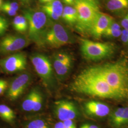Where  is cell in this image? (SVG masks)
<instances>
[{
	"label": "cell",
	"mask_w": 128,
	"mask_h": 128,
	"mask_svg": "<svg viewBox=\"0 0 128 128\" xmlns=\"http://www.w3.org/2000/svg\"><path fill=\"white\" fill-rule=\"evenodd\" d=\"M71 89L79 94L102 98L123 99L119 94L90 68L79 74L71 84Z\"/></svg>",
	"instance_id": "6da1fadb"
},
{
	"label": "cell",
	"mask_w": 128,
	"mask_h": 128,
	"mask_svg": "<svg viewBox=\"0 0 128 128\" xmlns=\"http://www.w3.org/2000/svg\"><path fill=\"white\" fill-rule=\"evenodd\" d=\"M117 92L128 100V66L122 61L89 67Z\"/></svg>",
	"instance_id": "7a4b0ae2"
},
{
	"label": "cell",
	"mask_w": 128,
	"mask_h": 128,
	"mask_svg": "<svg viewBox=\"0 0 128 128\" xmlns=\"http://www.w3.org/2000/svg\"><path fill=\"white\" fill-rule=\"evenodd\" d=\"M73 6L78 12V22L74 28L84 34H90L92 24L100 12L98 2L93 0H76Z\"/></svg>",
	"instance_id": "3957f363"
},
{
	"label": "cell",
	"mask_w": 128,
	"mask_h": 128,
	"mask_svg": "<svg viewBox=\"0 0 128 128\" xmlns=\"http://www.w3.org/2000/svg\"><path fill=\"white\" fill-rule=\"evenodd\" d=\"M22 13L28 22L29 40L40 45L42 37L50 19L41 10L27 8L23 10Z\"/></svg>",
	"instance_id": "277c9868"
},
{
	"label": "cell",
	"mask_w": 128,
	"mask_h": 128,
	"mask_svg": "<svg viewBox=\"0 0 128 128\" xmlns=\"http://www.w3.org/2000/svg\"><path fill=\"white\" fill-rule=\"evenodd\" d=\"M73 40V37L66 28L50 20L42 37L40 46L59 48L72 43Z\"/></svg>",
	"instance_id": "5b68a950"
},
{
	"label": "cell",
	"mask_w": 128,
	"mask_h": 128,
	"mask_svg": "<svg viewBox=\"0 0 128 128\" xmlns=\"http://www.w3.org/2000/svg\"><path fill=\"white\" fill-rule=\"evenodd\" d=\"M80 50L86 60L97 61L108 58L114 52L115 46L110 43L94 42L87 39H81Z\"/></svg>",
	"instance_id": "8992f818"
},
{
	"label": "cell",
	"mask_w": 128,
	"mask_h": 128,
	"mask_svg": "<svg viewBox=\"0 0 128 128\" xmlns=\"http://www.w3.org/2000/svg\"><path fill=\"white\" fill-rule=\"evenodd\" d=\"M30 60L35 71L46 87L55 84L53 68L50 60L45 55L39 53L30 56Z\"/></svg>",
	"instance_id": "52a82bcc"
},
{
	"label": "cell",
	"mask_w": 128,
	"mask_h": 128,
	"mask_svg": "<svg viewBox=\"0 0 128 128\" xmlns=\"http://www.w3.org/2000/svg\"><path fill=\"white\" fill-rule=\"evenodd\" d=\"M30 41L23 34H11L4 37L0 41V53L7 54L21 50L26 47Z\"/></svg>",
	"instance_id": "ba28073f"
},
{
	"label": "cell",
	"mask_w": 128,
	"mask_h": 128,
	"mask_svg": "<svg viewBox=\"0 0 128 128\" xmlns=\"http://www.w3.org/2000/svg\"><path fill=\"white\" fill-rule=\"evenodd\" d=\"M27 65L26 54L19 52L0 60V66L6 73H14L25 70Z\"/></svg>",
	"instance_id": "9c48e42d"
},
{
	"label": "cell",
	"mask_w": 128,
	"mask_h": 128,
	"mask_svg": "<svg viewBox=\"0 0 128 128\" xmlns=\"http://www.w3.org/2000/svg\"><path fill=\"white\" fill-rule=\"evenodd\" d=\"M32 76L28 73L22 74L10 84L7 96L10 100H15L20 96L32 81Z\"/></svg>",
	"instance_id": "30bf717a"
},
{
	"label": "cell",
	"mask_w": 128,
	"mask_h": 128,
	"mask_svg": "<svg viewBox=\"0 0 128 128\" xmlns=\"http://www.w3.org/2000/svg\"><path fill=\"white\" fill-rule=\"evenodd\" d=\"M54 110L56 116L61 122L68 120H73L76 117L78 114L76 106L73 102L66 100L56 102Z\"/></svg>",
	"instance_id": "8fae6325"
},
{
	"label": "cell",
	"mask_w": 128,
	"mask_h": 128,
	"mask_svg": "<svg viewBox=\"0 0 128 128\" xmlns=\"http://www.w3.org/2000/svg\"><path fill=\"white\" fill-rule=\"evenodd\" d=\"M113 21L112 16L100 12L92 24L90 34L96 39H100Z\"/></svg>",
	"instance_id": "7c38bea8"
},
{
	"label": "cell",
	"mask_w": 128,
	"mask_h": 128,
	"mask_svg": "<svg viewBox=\"0 0 128 128\" xmlns=\"http://www.w3.org/2000/svg\"><path fill=\"white\" fill-rule=\"evenodd\" d=\"M64 9L62 3L60 0H54L44 4L41 10L45 12L48 18L53 21H57L61 17Z\"/></svg>",
	"instance_id": "4fadbf2b"
},
{
	"label": "cell",
	"mask_w": 128,
	"mask_h": 128,
	"mask_svg": "<svg viewBox=\"0 0 128 128\" xmlns=\"http://www.w3.org/2000/svg\"><path fill=\"white\" fill-rule=\"evenodd\" d=\"M87 114L96 117H103L109 114L110 108L105 104L97 101H89L85 104Z\"/></svg>",
	"instance_id": "5bb4252c"
},
{
	"label": "cell",
	"mask_w": 128,
	"mask_h": 128,
	"mask_svg": "<svg viewBox=\"0 0 128 128\" xmlns=\"http://www.w3.org/2000/svg\"><path fill=\"white\" fill-rule=\"evenodd\" d=\"M106 8L114 14L128 11V0H105Z\"/></svg>",
	"instance_id": "9a60e30c"
},
{
	"label": "cell",
	"mask_w": 128,
	"mask_h": 128,
	"mask_svg": "<svg viewBox=\"0 0 128 128\" xmlns=\"http://www.w3.org/2000/svg\"><path fill=\"white\" fill-rule=\"evenodd\" d=\"M61 18L67 25L72 27H75L78 20L76 10L73 6H66L64 7Z\"/></svg>",
	"instance_id": "2e32d148"
},
{
	"label": "cell",
	"mask_w": 128,
	"mask_h": 128,
	"mask_svg": "<svg viewBox=\"0 0 128 128\" xmlns=\"http://www.w3.org/2000/svg\"><path fill=\"white\" fill-rule=\"evenodd\" d=\"M52 64L57 77L59 79H63L68 73L71 67L72 63L61 62L53 56Z\"/></svg>",
	"instance_id": "e0dca14e"
},
{
	"label": "cell",
	"mask_w": 128,
	"mask_h": 128,
	"mask_svg": "<svg viewBox=\"0 0 128 128\" xmlns=\"http://www.w3.org/2000/svg\"><path fill=\"white\" fill-rule=\"evenodd\" d=\"M12 26L14 29L20 33H23L28 30L27 20L23 15L16 16L12 21Z\"/></svg>",
	"instance_id": "ac0fdd59"
},
{
	"label": "cell",
	"mask_w": 128,
	"mask_h": 128,
	"mask_svg": "<svg viewBox=\"0 0 128 128\" xmlns=\"http://www.w3.org/2000/svg\"><path fill=\"white\" fill-rule=\"evenodd\" d=\"M38 92V91L37 90H32L26 97L22 104V108L26 112L32 111Z\"/></svg>",
	"instance_id": "d6986e66"
},
{
	"label": "cell",
	"mask_w": 128,
	"mask_h": 128,
	"mask_svg": "<svg viewBox=\"0 0 128 128\" xmlns=\"http://www.w3.org/2000/svg\"><path fill=\"white\" fill-rule=\"evenodd\" d=\"M0 117L5 121L10 122L15 118L14 110L10 107L4 104L0 105Z\"/></svg>",
	"instance_id": "ffe728a7"
},
{
	"label": "cell",
	"mask_w": 128,
	"mask_h": 128,
	"mask_svg": "<svg viewBox=\"0 0 128 128\" xmlns=\"http://www.w3.org/2000/svg\"><path fill=\"white\" fill-rule=\"evenodd\" d=\"M128 108H120L116 110L112 115L110 120L113 125L116 127H120V122L124 117Z\"/></svg>",
	"instance_id": "44dd1931"
},
{
	"label": "cell",
	"mask_w": 128,
	"mask_h": 128,
	"mask_svg": "<svg viewBox=\"0 0 128 128\" xmlns=\"http://www.w3.org/2000/svg\"><path fill=\"white\" fill-rule=\"evenodd\" d=\"M27 128H50L46 122L41 119L33 120L27 125Z\"/></svg>",
	"instance_id": "7402d4cb"
},
{
	"label": "cell",
	"mask_w": 128,
	"mask_h": 128,
	"mask_svg": "<svg viewBox=\"0 0 128 128\" xmlns=\"http://www.w3.org/2000/svg\"><path fill=\"white\" fill-rule=\"evenodd\" d=\"M122 33V30H106L105 32L104 33L102 37H105L107 38H117L120 37Z\"/></svg>",
	"instance_id": "603a6c76"
},
{
	"label": "cell",
	"mask_w": 128,
	"mask_h": 128,
	"mask_svg": "<svg viewBox=\"0 0 128 128\" xmlns=\"http://www.w3.org/2000/svg\"><path fill=\"white\" fill-rule=\"evenodd\" d=\"M9 27V22L4 17L0 15V37L3 36Z\"/></svg>",
	"instance_id": "cb8c5ba5"
},
{
	"label": "cell",
	"mask_w": 128,
	"mask_h": 128,
	"mask_svg": "<svg viewBox=\"0 0 128 128\" xmlns=\"http://www.w3.org/2000/svg\"><path fill=\"white\" fill-rule=\"evenodd\" d=\"M43 96L40 94V92L38 91L37 96H36V98L35 100L34 106L32 110L33 112H36L41 110L42 106V104H43Z\"/></svg>",
	"instance_id": "d4e9b609"
},
{
	"label": "cell",
	"mask_w": 128,
	"mask_h": 128,
	"mask_svg": "<svg viewBox=\"0 0 128 128\" xmlns=\"http://www.w3.org/2000/svg\"><path fill=\"white\" fill-rule=\"evenodd\" d=\"M54 56L61 62L64 63H72L71 56L66 53H58L56 54Z\"/></svg>",
	"instance_id": "484cf974"
},
{
	"label": "cell",
	"mask_w": 128,
	"mask_h": 128,
	"mask_svg": "<svg viewBox=\"0 0 128 128\" xmlns=\"http://www.w3.org/2000/svg\"><path fill=\"white\" fill-rule=\"evenodd\" d=\"M3 4L16 12H17L19 9V5L18 4L15 2L7 1L4 2H3Z\"/></svg>",
	"instance_id": "4316f807"
},
{
	"label": "cell",
	"mask_w": 128,
	"mask_h": 128,
	"mask_svg": "<svg viewBox=\"0 0 128 128\" xmlns=\"http://www.w3.org/2000/svg\"><path fill=\"white\" fill-rule=\"evenodd\" d=\"M0 10L2 11V12H4L5 14H7V15H9L10 16H15L17 14V12L6 7V6H5L3 4L0 8Z\"/></svg>",
	"instance_id": "83f0119b"
},
{
	"label": "cell",
	"mask_w": 128,
	"mask_h": 128,
	"mask_svg": "<svg viewBox=\"0 0 128 128\" xmlns=\"http://www.w3.org/2000/svg\"><path fill=\"white\" fill-rule=\"evenodd\" d=\"M120 38L124 44L128 45V30H122V33L120 36Z\"/></svg>",
	"instance_id": "f1b7e54d"
},
{
	"label": "cell",
	"mask_w": 128,
	"mask_h": 128,
	"mask_svg": "<svg viewBox=\"0 0 128 128\" xmlns=\"http://www.w3.org/2000/svg\"><path fill=\"white\" fill-rule=\"evenodd\" d=\"M65 128H76V125L73 120H68L62 122Z\"/></svg>",
	"instance_id": "f546056e"
},
{
	"label": "cell",
	"mask_w": 128,
	"mask_h": 128,
	"mask_svg": "<svg viewBox=\"0 0 128 128\" xmlns=\"http://www.w3.org/2000/svg\"><path fill=\"white\" fill-rule=\"evenodd\" d=\"M120 24L124 29L128 30V13L122 20Z\"/></svg>",
	"instance_id": "4dcf8cb0"
},
{
	"label": "cell",
	"mask_w": 128,
	"mask_h": 128,
	"mask_svg": "<svg viewBox=\"0 0 128 128\" xmlns=\"http://www.w3.org/2000/svg\"><path fill=\"white\" fill-rule=\"evenodd\" d=\"M128 124V108L126 110L125 113L124 114V117L122 119L120 124V127L125 125L126 124Z\"/></svg>",
	"instance_id": "1f68e13d"
},
{
	"label": "cell",
	"mask_w": 128,
	"mask_h": 128,
	"mask_svg": "<svg viewBox=\"0 0 128 128\" xmlns=\"http://www.w3.org/2000/svg\"><path fill=\"white\" fill-rule=\"evenodd\" d=\"M80 128H99V127L96 125L86 124L82 125L80 127Z\"/></svg>",
	"instance_id": "d6a6232c"
},
{
	"label": "cell",
	"mask_w": 128,
	"mask_h": 128,
	"mask_svg": "<svg viewBox=\"0 0 128 128\" xmlns=\"http://www.w3.org/2000/svg\"><path fill=\"white\" fill-rule=\"evenodd\" d=\"M76 0H62V2L64 4L69 6H73Z\"/></svg>",
	"instance_id": "836d02e7"
},
{
	"label": "cell",
	"mask_w": 128,
	"mask_h": 128,
	"mask_svg": "<svg viewBox=\"0 0 128 128\" xmlns=\"http://www.w3.org/2000/svg\"><path fill=\"white\" fill-rule=\"evenodd\" d=\"M8 87V82H5L1 86H0V94H2L4 92L5 90Z\"/></svg>",
	"instance_id": "e575fe53"
},
{
	"label": "cell",
	"mask_w": 128,
	"mask_h": 128,
	"mask_svg": "<svg viewBox=\"0 0 128 128\" xmlns=\"http://www.w3.org/2000/svg\"><path fill=\"white\" fill-rule=\"evenodd\" d=\"M54 128H65L64 124L62 122H58L56 124Z\"/></svg>",
	"instance_id": "d590c367"
},
{
	"label": "cell",
	"mask_w": 128,
	"mask_h": 128,
	"mask_svg": "<svg viewBox=\"0 0 128 128\" xmlns=\"http://www.w3.org/2000/svg\"><path fill=\"white\" fill-rule=\"evenodd\" d=\"M52 0H40V2H41V3H43L44 4L48 3V2H50Z\"/></svg>",
	"instance_id": "8d00e7d4"
},
{
	"label": "cell",
	"mask_w": 128,
	"mask_h": 128,
	"mask_svg": "<svg viewBox=\"0 0 128 128\" xmlns=\"http://www.w3.org/2000/svg\"><path fill=\"white\" fill-rule=\"evenodd\" d=\"M20 0L23 3H24L25 4H28L32 1V0Z\"/></svg>",
	"instance_id": "74e56055"
},
{
	"label": "cell",
	"mask_w": 128,
	"mask_h": 128,
	"mask_svg": "<svg viewBox=\"0 0 128 128\" xmlns=\"http://www.w3.org/2000/svg\"><path fill=\"white\" fill-rule=\"evenodd\" d=\"M6 82H7V81H5L4 80L0 79V86H1L3 84H4Z\"/></svg>",
	"instance_id": "f35d334b"
},
{
	"label": "cell",
	"mask_w": 128,
	"mask_h": 128,
	"mask_svg": "<svg viewBox=\"0 0 128 128\" xmlns=\"http://www.w3.org/2000/svg\"><path fill=\"white\" fill-rule=\"evenodd\" d=\"M2 4H3V2H2V0H0V8H1Z\"/></svg>",
	"instance_id": "ab89813d"
},
{
	"label": "cell",
	"mask_w": 128,
	"mask_h": 128,
	"mask_svg": "<svg viewBox=\"0 0 128 128\" xmlns=\"http://www.w3.org/2000/svg\"><path fill=\"white\" fill-rule=\"evenodd\" d=\"M94 0V1H95V2H98V0Z\"/></svg>",
	"instance_id": "60d3db41"
}]
</instances>
